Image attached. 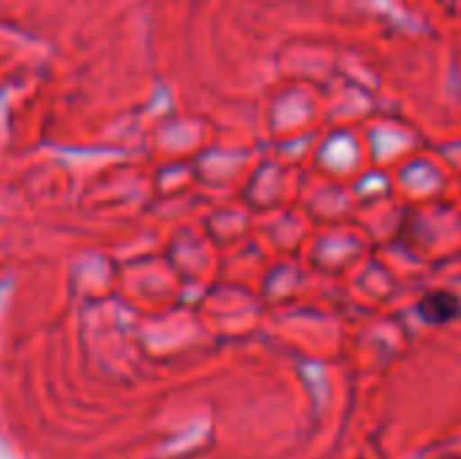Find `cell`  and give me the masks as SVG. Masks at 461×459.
<instances>
[{
    "label": "cell",
    "instance_id": "6da1fadb",
    "mask_svg": "<svg viewBox=\"0 0 461 459\" xmlns=\"http://www.w3.org/2000/svg\"><path fill=\"white\" fill-rule=\"evenodd\" d=\"M448 303H454V300L446 298V295H438V298H432V300H424V306H435V314L427 317V319H432V322H446V319H451L454 311H446V308H443V306H448Z\"/></svg>",
    "mask_w": 461,
    "mask_h": 459
}]
</instances>
